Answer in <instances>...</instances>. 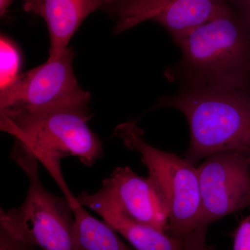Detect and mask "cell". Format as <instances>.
<instances>
[{
    "label": "cell",
    "mask_w": 250,
    "mask_h": 250,
    "mask_svg": "<svg viewBox=\"0 0 250 250\" xmlns=\"http://www.w3.org/2000/svg\"><path fill=\"white\" fill-rule=\"evenodd\" d=\"M176 45L182 58L164 75L181 89L250 85V28L229 4Z\"/></svg>",
    "instance_id": "obj_1"
},
{
    "label": "cell",
    "mask_w": 250,
    "mask_h": 250,
    "mask_svg": "<svg viewBox=\"0 0 250 250\" xmlns=\"http://www.w3.org/2000/svg\"><path fill=\"white\" fill-rule=\"evenodd\" d=\"M170 108L188 123L187 161L195 165L223 151H250V85L180 89L160 99L153 109Z\"/></svg>",
    "instance_id": "obj_2"
},
{
    "label": "cell",
    "mask_w": 250,
    "mask_h": 250,
    "mask_svg": "<svg viewBox=\"0 0 250 250\" xmlns=\"http://www.w3.org/2000/svg\"><path fill=\"white\" fill-rule=\"evenodd\" d=\"M88 106H68L34 113L0 115V128L15 143L43 165L69 201L75 197L67 187L61 160L77 157L93 166L103 154V144L90 130Z\"/></svg>",
    "instance_id": "obj_3"
},
{
    "label": "cell",
    "mask_w": 250,
    "mask_h": 250,
    "mask_svg": "<svg viewBox=\"0 0 250 250\" xmlns=\"http://www.w3.org/2000/svg\"><path fill=\"white\" fill-rule=\"evenodd\" d=\"M114 135L125 146L139 153L149 177L164 198L168 210L167 233L183 240L200 228L201 195L197 167L173 153L153 147L144 131L133 121L118 125Z\"/></svg>",
    "instance_id": "obj_4"
},
{
    "label": "cell",
    "mask_w": 250,
    "mask_h": 250,
    "mask_svg": "<svg viewBox=\"0 0 250 250\" xmlns=\"http://www.w3.org/2000/svg\"><path fill=\"white\" fill-rule=\"evenodd\" d=\"M11 158L29 179L27 197L17 208L0 209V227L42 250H75L73 209L65 197L46 190L40 180L36 157L15 143Z\"/></svg>",
    "instance_id": "obj_5"
},
{
    "label": "cell",
    "mask_w": 250,
    "mask_h": 250,
    "mask_svg": "<svg viewBox=\"0 0 250 250\" xmlns=\"http://www.w3.org/2000/svg\"><path fill=\"white\" fill-rule=\"evenodd\" d=\"M75 52L67 47L57 58L18 75L0 90V115L34 113L68 106H88L90 95L74 75Z\"/></svg>",
    "instance_id": "obj_6"
},
{
    "label": "cell",
    "mask_w": 250,
    "mask_h": 250,
    "mask_svg": "<svg viewBox=\"0 0 250 250\" xmlns=\"http://www.w3.org/2000/svg\"><path fill=\"white\" fill-rule=\"evenodd\" d=\"M200 228L250 207V151L233 149L211 154L197 167Z\"/></svg>",
    "instance_id": "obj_7"
},
{
    "label": "cell",
    "mask_w": 250,
    "mask_h": 250,
    "mask_svg": "<svg viewBox=\"0 0 250 250\" xmlns=\"http://www.w3.org/2000/svg\"><path fill=\"white\" fill-rule=\"evenodd\" d=\"M228 5L227 0H110L104 11L117 18L115 34L152 21L162 26L176 44Z\"/></svg>",
    "instance_id": "obj_8"
},
{
    "label": "cell",
    "mask_w": 250,
    "mask_h": 250,
    "mask_svg": "<svg viewBox=\"0 0 250 250\" xmlns=\"http://www.w3.org/2000/svg\"><path fill=\"white\" fill-rule=\"evenodd\" d=\"M94 200L117 208L139 223L167 233L168 210L149 177L135 173L128 166L117 167L95 193Z\"/></svg>",
    "instance_id": "obj_9"
},
{
    "label": "cell",
    "mask_w": 250,
    "mask_h": 250,
    "mask_svg": "<svg viewBox=\"0 0 250 250\" xmlns=\"http://www.w3.org/2000/svg\"><path fill=\"white\" fill-rule=\"evenodd\" d=\"M110 0H23L26 12L45 21L50 39L49 58H57L67 48L77 29L94 11L104 10Z\"/></svg>",
    "instance_id": "obj_10"
},
{
    "label": "cell",
    "mask_w": 250,
    "mask_h": 250,
    "mask_svg": "<svg viewBox=\"0 0 250 250\" xmlns=\"http://www.w3.org/2000/svg\"><path fill=\"white\" fill-rule=\"evenodd\" d=\"M82 207H88L121 233L135 250H182L184 241L149 225L129 218L121 210L94 200L88 192L77 197Z\"/></svg>",
    "instance_id": "obj_11"
},
{
    "label": "cell",
    "mask_w": 250,
    "mask_h": 250,
    "mask_svg": "<svg viewBox=\"0 0 250 250\" xmlns=\"http://www.w3.org/2000/svg\"><path fill=\"white\" fill-rule=\"evenodd\" d=\"M70 202L74 213L72 241L75 250H133L121 241L109 224L88 213L77 197Z\"/></svg>",
    "instance_id": "obj_12"
},
{
    "label": "cell",
    "mask_w": 250,
    "mask_h": 250,
    "mask_svg": "<svg viewBox=\"0 0 250 250\" xmlns=\"http://www.w3.org/2000/svg\"><path fill=\"white\" fill-rule=\"evenodd\" d=\"M21 56L14 44L4 36L0 39V88H4L19 75Z\"/></svg>",
    "instance_id": "obj_13"
},
{
    "label": "cell",
    "mask_w": 250,
    "mask_h": 250,
    "mask_svg": "<svg viewBox=\"0 0 250 250\" xmlns=\"http://www.w3.org/2000/svg\"><path fill=\"white\" fill-rule=\"evenodd\" d=\"M233 250H250V213L235 231Z\"/></svg>",
    "instance_id": "obj_14"
},
{
    "label": "cell",
    "mask_w": 250,
    "mask_h": 250,
    "mask_svg": "<svg viewBox=\"0 0 250 250\" xmlns=\"http://www.w3.org/2000/svg\"><path fill=\"white\" fill-rule=\"evenodd\" d=\"M207 228H200L183 240L182 250H214L206 241Z\"/></svg>",
    "instance_id": "obj_15"
},
{
    "label": "cell",
    "mask_w": 250,
    "mask_h": 250,
    "mask_svg": "<svg viewBox=\"0 0 250 250\" xmlns=\"http://www.w3.org/2000/svg\"><path fill=\"white\" fill-rule=\"evenodd\" d=\"M35 248L0 227V250H34Z\"/></svg>",
    "instance_id": "obj_16"
},
{
    "label": "cell",
    "mask_w": 250,
    "mask_h": 250,
    "mask_svg": "<svg viewBox=\"0 0 250 250\" xmlns=\"http://www.w3.org/2000/svg\"><path fill=\"white\" fill-rule=\"evenodd\" d=\"M250 28V0H227Z\"/></svg>",
    "instance_id": "obj_17"
},
{
    "label": "cell",
    "mask_w": 250,
    "mask_h": 250,
    "mask_svg": "<svg viewBox=\"0 0 250 250\" xmlns=\"http://www.w3.org/2000/svg\"><path fill=\"white\" fill-rule=\"evenodd\" d=\"M14 0H0V15L4 16Z\"/></svg>",
    "instance_id": "obj_18"
}]
</instances>
